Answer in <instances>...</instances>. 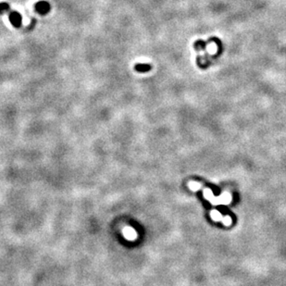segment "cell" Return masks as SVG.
Returning <instances> with one entry per match:
<instances>
[{
	"label": "cell",
	"mask_w": 286,
	"mask_h": 286,
	"mask_svg": "<svg viewBox=\"0 0 286 286\" xmlns=\"http://www.w3.org/2000/svg\"><path fill=\"white\" fill-rule=\"evenodd\" d=\"M9 10V5L8 3H0V14H3Z\"/></svg>",
	"instance_id": "cell-4"
},
{
	"label": "cell",
	"mask_w": 286,
	"mask_h": 286,
	"mask_svg": "<svg viewBox=\"0 0 286 286\" xmlns=\"http://www.w3.org/2000/svg\"><path fill=\"white\" fill-rule=\"evenodd\" d=\"M191 187H192L193 189H195V190H196V189H197V188L199 187V184H195V182H194L192 185H191Z\"/></svg>",
	"instance_id": "cell-5"
},
{
	"label": "cell",
	"mask_w": 286,
	"mask_h": 286,
	"mask_svg": "<svg viewBox=\"0 0 286 286\" xmlns=\"http://www.w3.org/2000/svg\"><path fill=\"white\" fill-rule=\"evenodd\" d=\"M9 21L11 24L16 27V28H19L21 26V20H22V17L21 15L18 12V11H11L9 13Z\"/></svg>",
	"instance_id": "cell-1"
},
{
	"label": "cell",
	"mask_w": 286,
	"mask_h": 286,
	"mask_svg": "<svg viewBox=\"0 0 286 286\" xmlns=\"http://www.w3.org/2000/svg\"><path fill=\"white\" fill-rule=\"evenodd\" d=\"M135 70L141 73H146L152 69V66L148 63H137L134 67Z\"/></svg>",
	"instance_id": "cell-3"
},
{
	"label": "cell",
	"mask_w": 286,
	"mask_h": 286,
	"mask_svg": "<svg viewBox=\"0 0 286 286\" xmlns=\"http://www.w3.org/2000/svg\"><path fill=\"white\" fill-rule=\"evenodd\" d=\"M35 10L40 14V15H45L49 12L50 10V5L48 2L46 1H39L35 4Z\"/></svg>",
	"instance_id": "cell-2"
}]
</instances>
